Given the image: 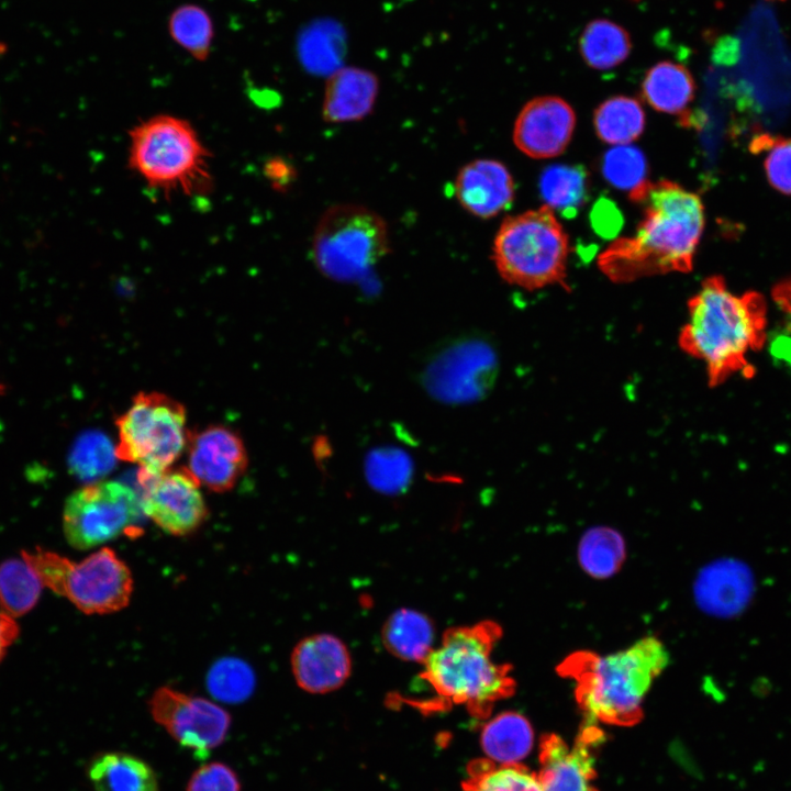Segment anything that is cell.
<instances>
[{"mask_svg": "<svg viewBox=\"0 0 791 791\" xmlns=\"http://www.w3.org/2000/svg\"><path fill=\"white\" fill-rule=\"evenodd\" d=\"M642 210L632 236L615 238L598 257L613 282L668 272H689L704 229L700 197L670 180L648 181L631 190Z\"/></svg>", "mask_w": 791, "mask_h": 791, "instance_id": "cell-1", "label": "cell"}, {"mask_svg": "<svg viewBox=\"0 0 791 791\" xmlns=\"http://www.w3.org/2000/svg\"><path fill=\"white\" fill-rule=\"evenodd\" d=\"M688 313L678 344L704 364L710 386L736 372L747 376L750 354L767 337L764 298L754 291L736 294L721 276H711L688 301Z\"/></svg>", "mask_w": 791, "mask_h": 791, "instance_id": "cell-2", "label": "cell"}, {"mask_svg": "<svg viewBox=\"0 0 791 791\" xmlns=\"http://www.w3.org/2000/svg\"><path fill=\"white\" fill-rule=\"evenodd\" d=\"M501 635V626L493 621L445 631L439 646L423 661L420 676L434 697L412 705L422 712L464 705L472 717L487 718L498 701L514 693L516 684L510 665L498 664L492 658Z\"/></svg>", "mask_w": 791, "mask_h": 791, "instance_id": "cell-3", "label": "cell"}, {"mask_svg": "<svg viewBox=\"0 0 791 791\" xmlns=\"http://www.w3.org/2000/svg\"><path fill=\"white\" fill-rule=\"evenodd\" d=\"M669 662L666 645L648 635L606 655L575 653L559 669L576 681L587 722L632 726L642 720L644 700Z\"/></svg>", "mask_w": 791, "mask_h": 791, "instance_id": "cell-4", "label": "cell"}, {"mask_svg": "<svg viewBox=\"0 0 791 791\" xmlns=\"http://www.w3.org/2000/svg\"><path fill=\"white\" fill-rule=\"evenodd\" d=\"M129 166L149 187L167 194L210 192V154L192 125L158 114L130 131Z\"/></svg>", "mask_w": 791, "mask_h": 791, "instance_id": "cell-5", "label": "cell"}, {"mask_svg": "<svg viewBox=\"0 0 791 791\" xmlns=\"http://www.w3.org/2000/svg\"><path fill=\"white\" fill-rule=\"evenodd\" d=\"M492 252L500 276L510 285L527 290L566 286L569 239L546 204L504 219Z\"/></svg>", "mask_w": 791, "mask_h": 791, "instance_id": "cell-6", "label": "cell"}, {"mask_svg": "<svg viewBox=\"0 0 791 791\" xmlns=\"http://www.w3.org/2000/svg\"><path fill=\"white\" fill-rule=\"evenodd\" d=\"M43 586L67 598L86 614H109L127 606L133 578L127 565L109 548L102 547L80 561L36 548L24 552Z\"/></svg>", "mask_w": 791, "mask_h": 791, "instance_id": "cell-7", "label": "cell"}, {"mask_svg": "<svg viewBox=\"0 0 791 791\" xmlns=\"http://www.w3.org/2000/svg\"><path fill=\"white\" fill-rule=\"evenodd\" d=\"M115 424V455L141 467L138 479L166 471L187 447L186 409L159 392L137 393Z\"/></svg>", "mask_w": 791, "mask_h": 791, "instance_id": "cell-8", "label": "cell"}, {"mask_svg": "<svg viewBox=\"0 0 791 791\" xmlns=\"http://www.w3.org/2000/svg\"><path fill=\"white\" fill-rule=\"evenodd\" d=\"M312 250L316 267L326 277L359 279L388 254L387 224L363 205H334L316 225Z\"/></svg>", "mask_w": 791, "mask_h": 791, "instance_id": "cell-9", "label": "cell"}, {"mask_svg": "<svg viewBox=\"0 0 791 791\" xmlns=\"http://www.w3.org/2000/svg\"><path fill=\"white\" fill-rule=\"evenodd\" d=\"M141 502L127 486L116 481L91 482L67 499L64 534L77 549L110 542L134 526Z\"/></svg>", "mask_w": 791, "mask_h": 791, "instance_id": "cell-10", "label": "cell"}, {"mask_svg": "<svg viewBox=\"0 0 791 791\" xmlns=\"http://www.w3.org/2000/svg\"><path fill=\"white\" fill-rule=\"evenodd\" d=\"M149 711L175 740L198 756L220 746L231 726V715L222 706L169 687L153 693Z\"/></svg>", "mask_w": 791, "mask_h": 791, "instance_id": "cell-11", "label": "cell"}, {"mask_svg": "<svg viewBox=\"0 0 791 791\" xmlns=\"http://www.w3.org/2000/svg\"><path fill=\"white\" fill-rule=\"evenodd\" d=\"M494 370L491 349L475 338H459L436 350L426 363L423 382L434 397L450 403L477 399Z\"/></svg>", "mask_w": 791, "mask_h": 791, "instance_id": "cell-12", "label": "cell"}, {"mask_svg": "<svg viewBox=\"0 0 791 791\" xmlns=\"http://www.w3.org/2000/svg\"><path fill=\"white\" fill-rule=\"evenodd\" d=\"M144 489L141 508L160 530L172 536L194 533L207 520L209 510L199 482L187 468L138 479Z\"/></svg>", "mask_w": 791, "mask_h": 791, "instance_id": "cell-13", "label": "cell"}, {"mask_svg": "<svg viewBox=\"0 0 791 791\" xmlns=\"http://www.w3.org/2000/svg\"><path fill=\"white\" fill-rule=\"evenodd\" d=\"M603 740V732L590 722L584 723L572 746L556 734L545 735L536 773L541 791H598L593 786L594 756Z\"/></svg>", "mask_w": 791, "mask_h": 791, "instance_id": "cell-14", "label": "cell"}, {"mask_svg": "<svg viewBox=\"0 0 791 791\" xmlns=\"http://www.w3.org/2000/svg\"><path fill=\"white\" fill-rule=\"evenodd\" d=\"M188 471L200 486L218 493L230 491L245 474L248 458L241 436L223 425L188 434Z\"/></svg>", "mask_w": 791, "mask_h": 791, "instance_id": "cell-15", "label": "cell"}, {"mask_svg": "<svg viewBox=\"0 0 791 791\" xmlns=\"http://www.w3.org/2000/svg\"><path fill=\"white\" fill-rule=\"evenodd\" d=\"M575 124V112L561 98H534L516 118L513 141L521 152L532 158L558 156L569 144Z\"/></svg>", "mask_w": 791, "mask_h": 791, "instance_id": "cell-16", "label": "cell"}, {"mask_svg": "<svg viewBox=\"0 0 791 791\" xmlns=\"http://www.w3.org/2000/svg\"><path fill=\"white\" fill-rule=\"evenodd\" d=\"M291 670L297 684L309 693L322 694L342 687L350 676L352 658L335 635L307 636L293 648Z\"/></svg>", "mask_w": 791, "mask_h": 791, "instance_id": "cell-17", "label": "cell"}, {"mask_svg": "<svg viewBox=\"0 0 791 791\" xmlns=\"http://www.w3.org/2000/svg\"><path fill=\"white\" fill-rule=\"evenodd\" d=\"M455 196L471 214L489 219L506 209L514 183L506 167L494 159H476L464 166L455 180Z\"/></svg>", "mask_w": 791, "mask_h": 791, "instance_id": "cell-18", "label": "cell"}, {"mask_svg": "<svg viewBox=\"0 0 791 791\" xmlns=\"http://www.w3.org/2000/svg\"><path fill=\"white\" fill-rule=\"evenodd\" d=\"M378 79L357 67L336 69L325 83L322 114L326 122L345 123L364 119L376 102Z\"/></svg>", "mask_w": 791, "mask_h": 791, "instance_id": "cell-19", "label": "cell"}, {"mask_svg": "<svg viewBox=\"0 0 791 791\" xmlns=\"http://www.w3.org/2000/svg\"><path fill=\"white\" fill-rule=\"evenodd\" d=\"M381 637L385 647L394 657L423 664L434 649L435 627L426 614L401 608L387 619Z\"/></svg>", "mask_w": 791, "mask_h": 791, "instance_id": "cell-20", "label": "cell"}, {"mask_svg": "<svg viewBox=\"0 0 791 791\" xmlns=\"http://www.w3.org/2000/svg\"><path fill=\"white\" fill-rule=\"evenodd\" d=\"M88 777L96 791H159L152 767L126 753L97 756L89 765Z\"/></svg>", "mask_w": 791, "mask_h": 791, "instance_id": "cell-21", "label": "cell"}, {"mask_svg": "<svg viewBox=\"0 0 791 791\" xmlns=\"http://www.w3.org/2000/svg\"><path fill=\"white\" fill-rule=\"evenodd\" d=\"M695 85L690 71L681 64L664 60L646 73L642 94L655 110L683 113L694 98Z\"/></svg>", "mask_w": 791, "mask_h": 791, "instance_id": "cell-22", "label": "cell"}, {"mask_svg": "<svg viewBox=\"0 0 791 791\" xmlns=\"http://www.w3.org/2000/svg\"><path fill=\"white\" fill-rule=\"evenodd\" d=\"M484 754L498 764H519L531 750L533 728L525 716L508 711L487 722L481 732Z\"/></svg>", "mask_w": 791, "mask_h": 791, "instance_id": "cell-23", "label": "cell"}, {"mask_svg": "<svg viewBox=\"0 0 791 791\" xmlns=\"http://www.w3.org/2000/svg\"><path fill=\"white\" fill-rule=\"evenodd\" d=\"M582 59L593 69L609 70L622 64L630 55V34L617 23L595 19L582 30L579 40Z\"/></svg>", "mask_w": 791, "mask_h": 791, "instance_id": "cell-24", "label": "cell"}, {"mask_svg": "<svg viewBox=\"0 0 791 791\" xmlns=\"http://www.w3.org/2000/svg\"><path fill=\"white\" fill-rule=\"evenodd\" d=\"M581 569L593 579L605 580L622 567L626 556L623 535L613 527L593 526L580 537L577 550Z\"/></svg>", "mask_w": 791, "mask_h": 791, "instance_id": "cell-25", "label": "cell"}, {"mask_svg": "<svg viewBox=\"0 0 791 791\" xmlns=\"http://www.w3.org/2000/svg\"><path fill=\"white\" fill-rule=\"evenodd\" d=\"M463 791H541L535 772L520 764H498L487 758L470 761Z\"/></svg>", "mask_w": 791, "mask_h": 791, "instance_id": "cell-26", "label": "cell"}, {"mask_svg": "<svg viewBox=\"0 0 791 791\" xmlns=\"http://www.w3.org/2000/svg\"><path fill=\"white\" fill-rule=\"evenodd\" d=\"M645 113L640 103L630 97H612L594 112V127L600 140L627 145L644 131Z\"/></svg>", "mask_w": 791, "mask_h": 791, "instance_id": "cell-27", "label": "cell"}, {"mask_svg": "<svg viewBox=\"0 0 791 791\" xmlns=\"http://www.w3.org/2000/svg\"><path fill=\"white\" fill-rule=\"evenodd\" d=\"M168 32L174 42L197 60L204 62L209 57L214 26L202 7L186 3L176 8L168 20Z\"/></svg>", "mask_w": 791, "mask_h": 791, "instance_id": "cell-28", "label": "cell"}, {"mask_svg": "<svg viewBox=\"0 0 791 791\" xmlns=\"http://www.w3.org/2000/svg\"><path fill=\"white\" fill-rule=\"evenodd\" d=\"M539 191L546 205L571 215L586 201L588 175L581 166L553 165L542 174Z\"/></svg>", "mask_w": 791, "mask_h": 791, "instance_id": "cell-29", "label": "cell"}, {"mask_svg": "<svg viewBox=\"0 0 791 791\" xmlns=\"http://www.w3.org/2000/svg\"><path fill=\"white\" fill-rule=\"evenodd\" d=\"M42 581L24 560L9 559L0 565V605L10 616H21L37 602Z\"/></svg>", "mask_w": 791, "mask_h": 791, "instance_id": "cell-30", "label": "cell"}, {"mask_svg": "<svg viewBox=\"0 0 791 791\" xmlns=\"http://www.w3.org/2000/svg\"><path fill=\"white\" fill-rule=\"evenodd\" d=\"M734 572L731 565L715 562L704 567L694 582V599L705 612L712 614L727 613L736 598Z\"/></svg>", "mask_w": 791, "mask_h": 791, "instance_id": "cell-31", "label": "cell"}, {"mask_svg": "<svg viewBox=\"0 0 791 791\" xmlns=\"http://www.w3.org/2000/svg\"><path fill=\"white\" fill-rule=\"evenodd\" d=\"M365 471L368 482L377 491L394 494L401 492L409 483L412 463L400 449L379 448L367 457Z\"/></svg>", "mask_w": 791, "mask_h": 791, "instance_id": "cell-32", "label": "cell"}, {"mask_svg": "<svg viewBox=\"0 0 791 791\" xmlns=\"http://www.w3.org/2000/svg\"><path fill=\"white\" fill-rule=\"evenodd\" d=\"M115 449L99 433H87L73 447L69 467L82 480H94L107 474L114 461Z\"/></svg>", "mask_w": 791, "mask_h": 791, "instance_id": "cell-33", "label": "cell"}, {"mask_svg": "<svg viewBox=\"0 0 791 791\" xmlns=\"http://www.w3.org/2000/svg\"><path fill=\"white\" fill-rule=\"evenodd\" d=\"M210 693L223 702L244 701L253 692L255 679L250 668L238 659L216 662L207 679Z\"/></svg>", "mask_w": 791, "mask_h": 791, "instance_id": "cell-34", "label": "cell"}, {"mask_svg": "<svg viewBox=\"0 0 791 791\" xmlns=\"http://www.w3.org/2000/svg\"><path fill=\"white\" fill-rule=\"evenodd\" d=\"M602 170L611 185L632 190L645 181L647 164L637 147L616 145L604 155Z\"/></svg>", "mask_w": 791, "mask_h": 791, "instance_id": "cell-35", "label": "cell"}, {"mask_svg": "<svg viewBox=\"0 0 791 791\" xmlns=\"http://www.w3.org/2000/svg\"><path fill=\"white\" fill-rule=\"evenodd\" d=\"M757 152H766L765 171L779 192L791 194V138L762 135L755 142Z\"/></svg>", "mask_w": 791, "mask_h": 791, "instance_id": "cell-36", "label": "cell"}, {"mask_svg": "<svg viewBox=\"0 0 791 791\" xmlns=\"http://www.w3.org/2000/svg\"><path fill=\"white\" fill-rule=\"evenodd\" d=\"M187 791H241V783L235 771L229 766L210 762L192 773Z\"/></svg>", "mask_w": 791, "mask_h": 791, "instance_id": "cell-37", "label": "cell"}, {"mask_svg": "<svg viewBox=\"0 0 791 791\" xmlns=\"http://www.w3.org/2000/svg\"><path fill=\"white\" fill-rule=\"evenodd\" d=\"M765 343H768V350L772 359L791 371V328L780 331L769 338L766 337Z\"/></svg>", "mask_w": 791, "mask_h": 791, "instance_id": "cell-38", "label": "cell"}, {"mask_svg": "<svg viewBox=\"0 0 791 791\" xmlns=\"http://www.w3.org/2000/svg\"><path fill=\"white\" fill-rule=\"evenodd\" d=\"M18 635L19 626L14 619L5 612L0 611V660Z\"/></svg>", "mask_w": 791, "mask_h": 791, "instance_id": "cell-39", "label": "cell"}, {"mask_svg": "<svg viewBox=\"0 0 791 791\" xmlns=\"http://www.w3.org/2000/svg\"><path fill=\"white\" fill-rule=\"evenodd\" d=\"M265 174L274 186L282 188L291 180L289 165L282 159L274 158L266 164Z\"/></svg>", "mask_w": 791, "mask_h": 791, "instance_id": "cell-40", "label": "cell"}, {"mask_svg": "<svg viewBox=\"0 0 791 791\" xmlns=\"http://www.w3.org/2000/svg\"><path fill=\"white\" fill-rule=\"evenodd\" d=\"M772 296L778 307L787 315L791 328V277L778 283Z\"/></svg>", "mask_w": 791, "mask_h": 791, "instance_id": "cell-41", "label": "cell"}, {"mask_svg": "<svg viewBox=\"0 0 791 791\" xmlns=\"http://www.w3.org/2000/svg\"><path fill=\"white\" fill-rule=\"evenodd\" d=\"M3 392V386L0 383V394Z\"/></svg>", "mask_w": 791, "mask_h": 791, "instance_id": "cell-42", "label": "cell"}]
</instances>
